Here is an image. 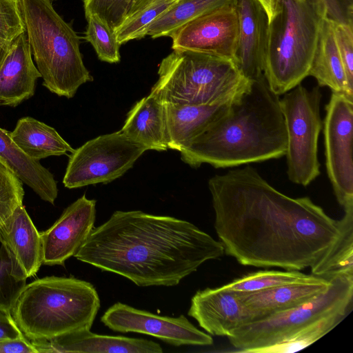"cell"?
<instances>
[{"label":"cell","mask_w":353,"mask_h":353,"mask_svg":"<svg viewBox=\"0 0 353 353\" xmlns=\"http://www.w3.org/2000/svg\"><path fill=\"white\" fill-rule=\"evenodd\" d=\"M24 336L15 323L10 312L0 310V341Z\"/></svg>","instance_id":"cell-38"},{"label":"cell","mask_w":353,"mask_h":353,"mask_svg":"<svg viewBox=\"0 0 353 353\" xmlns=\"http://www.w3.org/2000/svg\"><path fill=\"white\" fill-rule=\"evenodd\" d=\"M120 130L147 150L168 149L164 105L151 94L134 105Z\"/></svg>","instance_id":"cell-22"},{"label":"cell","mask_w":353,"mask_h":353,"mask_svg":"<svg viewBox=\"0 0 353 353\" xmlns=\"http://www.w3.org/2000/svg\"><path fill=\"white\" fill-rule=\"evenodd\" d=\"M322 294L290 310L247 323L228 338L240 352L280 343L311 323L330 314L348 312L352 307L353 276H335Z\"/></svg>","instance_id":"cell-8"},{"label":"cell","mask_w":353,"mask_h":353,"mask_svg":"<svg viewBox=\"0 0 353 353\" xmlns=\"http://www.w3.org/2000/svg\"><path fill=\"white\" fill-rule=\"evenodd\" d=\"M308 76L315 78L319 86L353 98L335 39L334 23L327 19H322L321 23Z\"/></svg>","instance_id":"cell-23"},{"label":"cell","mask_w":353,"mask_h":353,"mask_svg":"<svg viewBox=\"0 0 353 353\" xmlns=\"http://www.w3.org/2000/svg\"><path fill=\"white\" fill-rule=\"evenodd\" d=\"M96 200L83 195L66 208L47 230L40 233L43 263L63 265L79 250L94 228Z\"/></svg>","instance_id":"cell-14"},{"label":"cell","mask_w":353,"mask_h":353,"mask_svg":"<svg viewBox=\"0 0 353 353\" xmlns=\"http://www.w3.org/2000/svg\"><path fill=\"white\" fill-rule=\"evenodd\" d=\"M87 28L84 39L93 46L98 58L104 62L117 63L121 60L120 44L114 32L96 17H85Z\"/></svg>","instance_id":"cell-32"},{"label":"cell","mask_w":353,"mask_h":353,"mask_svg":"<svg viewBox=\"0 0 353 353\" xmlns=\"http://www.w3.org/2000/svg\"><path fill=\"white\" fill-rule=\"evenodd\" d=\"M146 150L121 130L99 136L70 154L63 183L72 189L110 183L123 175Z\"/></svg>","instance_id":"cell-10"},{"label":"cell","mask_w":353,"mask_h":353,"mask_svg":"<svg viewBox=\"0 0 353 353\" xmlns=\"http://www.w3.org/2000/svg\"><path fill=\"white\" fill-rule=\"evenodd\" d=\"M287 132L279 96L264 76L252 80L228 110L180 151L192 168H232L285 156Z\"/></svg>","instance_id":"cell-3"},{"label":"cell","mask_w":353,"mask_h":353,"mask_svg":"<svg viewBox=\"0 0 353 353\" xmlns=\"http://www.w3.org/2000/svg\"><path fill=\"white\" fill-rule=\"evenodd\" d=\"M348 312H336L306 325L287 340L257 350L254 353H292L303 350L323 337L341 323Z\"/></svg>","instance_id":"cell-28"},{"label":"cell","mask_w":353,"mask_h":353,"mask_svg":"<svg viewBox=\"0 0 353 353\" xmlns=\"http://www.w3.org/2000/svg\"><path fill=\"white\" fill-rule=\"evenodd\" d=\"M154 0H134L132 8L131 10L130 16L134 14L135 13L141 11L145 7L150 5Z\"/></svg>","instance_id":"cell-40"},{"label":"cell","mask_w":353,"mask_h":353,"mask_svg":"<svg viewBox=\"0 0 353 353\" xmlns=\"http://www.w3.org/2000/svg\"><path fill=\"white\" fill-rule=\"evenodd\" d=\"M37 353H161L150 340L94 334L90 330L68 332L47 339L30 341Z\"/></svg>","instance_id":"cell-17"},{"label":"cell","mask_w":353,"mask_h":353,"mask_svg":"<svg viewBox=\"0 0 353 353\" xmlns=\"http://www.w3.org/2000/svg\"><path fill=\"white\" fill-rule=\"evenodd\" d=\"M236 3L202 15L174 31L172 50L215 54L234 61L239 37Z\"/></svg>","instance_id":"cell-13"},{"label":"cell","mask_w":353,"mask_h":353,"mask_svg":"<svg viewBox=\"0 0 353 353\" xmlns=\"http://www.w3.org/2000/svg\"><path fill=\"white\" fill-rule=\"evenodd\" d=\"M48 1H50V2H52V3L53 1H57V0H48Z\"/></svg>","instance_id":"cell-44"},{"label":"cell","mask_w":353,"mask_h":353,"mask_svg":"<svg viewBox=\"0 0 353 353\" xmlns=\"http://www.w3.org/2000/svg\"><path fill=\"white\" fill-rule=\"evenodd\" d=\"M320 279L321 277L299 270H263L244 275L224 286L235 292H250L286 284L315 281Z\"/></svg>","instance_id":"cell-29"},{"label":"cell","mask_w":353,"mask_h":353,"mask_svg":"<svg viewBox=\"0 0 353 353\" xmlns=\"http://www.w3.org/2000/svg\"><path fill=\"white\" fill-rule=\"evenodd\" d=\"M0 235L27 277L35 275L43 263L41 240L23 205L0 226Z\"/></svg>","instance_id":"cell-21"},{"label":"cell","mask_w":353,"mask_h":353,"mask_svg":"<svg viewBox=\"0 0 353 353\" xmlns=\"http://www.w3.org/2000/svg\"><path fill=\"white\" fill-rule=\"evenodd\" d=\"M224 248L193 223L141 210L115 211L74 257L140 287L175 286Z\"/></svg>","instance_id":"cell-2"},{"label":"cell","mask_w":353,"mask_h":353,"mask_svg":"<svg viewBox=\"0 0 353 353\" xmlns=\"http://www.w3.org/2000/svg\"><path fill=\"white\" fill-rule=\"evenodd\" d=\"M264 8L267 14L270 19L274 13L276 0H258Z\"/></svg>","instance_id":"cell-41"},{"label":"cell","mask_w":353,"mask_h":353,"mask_svg":"<svg viewBox=\"0 0 353 353\" xmlns=\"http://www.w3.org/2000/svg\"><path fill=\"white\" fill-rule=\"evenodd\" d=\"M10 46H1V45H0V68H1L3 61L5 60V58L7 56V54H8V52L9 51Z\"/></svg>","instance_id":"cell-42"},{"label":"cell","mask_w":353,"mask_h":353,"mask_svg":"<svg viewBox=\"0 0 353 353\" xmlns=\"http://www.w3.org/2000/svg\"><path fill=\"white\" fill-rule=\"evenodd\" d=\"M322 18L305 0H276L270 19L264 77L280 96L308 76Z\"/></svg>","instance_id":"cell-7"},{"label":"cell","mask_w":353,"mask_h":353,"mask_svg":"<svg viewBox=\"0 0 353 353\" xmlns=\"http://www.w3.org/2000/svg\"><path fill=\"white\" fill-rule=\"evenodd\" d=\"M232 99L212 105L163 103L168 148L179 152L223 114Z\"/></svg>","instance_id":"cell-20"},{"label":"cell","mask_w":353,"mask_h":353,"mask_svg":"<svg viewBox=\"0 0 353 353\" xmlns=\"http://www.w3.org/2000/svg\"><path fill=\"white\" fill-rule=\"evenodd\" d=\"M101 323L118 332L152 336L174 346L211 345L212 336L195 327L184 315L159 316L117 302L101 317Z\"/></svg>","instance_id":"cell-12"},{"label":"cell","mask_w":353,"mask_h":353,"mask_svg":"<svg viewBox=\"0 0 353 353\" xmlns=\"http://www.w3.org/2000/svg\"><path fill=\"white\" fill-rule=\"evenodd\" d=\"M339 220V232L323 256L314 265L311 274L326 280L340 275L353 276V207L344 210Z\"/></svg>","instance_id":"cell-26"},{"label":"cell","mask_w":353,"mask_h":353,"mask_svg":"<svg viewBox=\"0 0 353 353\" xmlns=\"http://www.w3.org/2000/svg\"><path fill=\"white\" fill-rule=\"evenodd\" d=\"M188 314L210 335L228 338L252 321L239 292L224 285L197 291L191 299Z\"/></svg>","instance_id":"cell-15"},{"label":"cell","mask_w":353,"mask_h":353,"mask_svg":"<svg viewBox=\"0 0 353 353\" xmlns=\"http://www.w3.org/2000/svg\"><path fill=\"white\" fill-rule=\"evenodd\" d=\"M325 165L339 203L353 207V98L332 92L323 121Z\"/></svg>","instance_id":"cell-11"},{"label":"cell","mask_w":353,"mask_h":353,"mask_svg":"<svg viewBox=\"0 0 353 353\" xmlns=\"http://www.w3.org/2000/svg\"><path fill=\"white\" fill-rule=\"evenodd\" d=\"M239 37L234 62L248 80L262 77L265 68L270 19L258 0H236Z\"/></svg>","instance_id":"cell-16"},{"label":"cell","mask_w":353,"mask_h":353,"mask_svg":"<svg viewBox=\"0 0 353 353\" xmlns=\"http://www.w3.org/2000/svg\"><path fill=\"white\" fill-rule=\"evenodd\" d=\"M23 182L0 160V226L23 205Z\"/></svg>","instance_id":"cell-34"},{"label":"cell","mask_w":353,"mask_h":353,"mask_svg":"<svg viewBox=\"0 0 353 353\" xmlns=\"http://www.w3.org/2000/svg\"><path fill=\"white\" fill-rule=\"evenodd\" d=\"M99 308L100 299L92 284L52 276L26 284L10 314L29 341H38L90 330Z\"/></svg>","instance_id":"cell-4"},{"label":"cell","mask_w":353,"mask_h":353,"mask_svg":"<svg viewBox=\"0 0 353 353\" xmlns=\"http://www.w3.org/2000/svg\"><path fill=\"white\" fill-rule=\"evenodd\" d=\"M10 137L23 153L36 161L74 150L54 128L30 117L17 121Z\"/></svg>","instance_id":"cell-25"},{"label":"cell","mask_w":353,"mask_h":353,"mask_svg":"<svg viewBox=\"0 0 353 353\" xmlns=\"http://www.w3.org/2000/svg\"><path fill=\"white\" fill-rule=\"evenodd\" d=\"M25 32L20 0H0V45L10 46Z\"/></svg>","instance_id":"cell-35"},{"label":"cell","mask_w":353,"mask_h":353,"mask_svg":"<svg viewBox=\"0 0 353 353\" xmlns=\"http://www.w3.org/2000/svg\"><path fill=\"white\" fill-rule=\"evenodd\" d=\"M330 284L329 280L321 278L315 281L286 284L250 292H238L250 311L252 321H254L305 303L324 292Z\"/></svg>","instance_id":"cell-19"},{"label":"cell","mask_w":353,"mask_h":353,"mask_svg":"<svg viewBox=\"0 0 353 353\" xmlns=\"http://www.w3.org/2000/svg\"><path fill=\"white\" fill-rule=\"evenodd\" d=\"M134 0H83L85 16L92 15L115 31L130 16Z\"/></svg>","instance_id":"cell-33"},{"label":"cell","mask_w":353,"mask_h":353,"mask_svg":"<svg viewBox=\"0 0 353 353\" xmlns=\"http://www.w3.org/2000/svg\"><path fill=\"white\" fill-rule=\"evenodd\" d=\"M280 99L287 132L288 179L307 186L321 174L318 139L322 128L319 86L308 90L299 84Z\"/></svg>","instance_id":"cell-9"},{"label":"cell","mask_w":353,"mask_h":353,"mask_svg":"<svg viewBox=\"0 0 353 353\" xmlns=\"http://www.w3.org/2000/svg\"><path fill=\"white\" fill-rule=\"evenodd\" d=\"M334 31L347 83L353 90V28L334 23Z\"/></svg>","instance_id":"cell-37"},{"label":"cell","mask_w":353,"mask_h":353,"mask_svg":"<svg viewBox=\"0 0 353 353\" xmlns=\"http://www.w3.org/2000/svg\"><path fill=\"white\" fill-rule=\"evenodd\" d=\"M208 188L224 252L243 265L312 268L339 234V220L307 196L281 193L252 166L215 175Z\"/></svg>","instance_id":"cell-1"},{"label":"cell","mask_w":353,"mask_h":353,"mask_svg":"<svg viewBox=\"0 0 353 353\" xmlns=\"http://www.w3.org/2000/svg\"><path fill=\"white\" fill-rule=\"evenodd\" d=\"M28 41L43 85L72 98L93 77L80 52L79 37L48 0H20Z\"/></svg>","instance_id":"cell-5"},{"label":"cell","mask_w":353,"mask_h":353,"mask_svg":"<svg viewBox=\"0 0 353 353\" xmlns=\"http://www.w3.org/2000/svg\"><path fill=\"white\" fill-rule=\"evenodd\" d=\"M150 94L164 103L212 105L232 99L250 80L234 62L215 54L173 50L160 63Z\"/></svg>","instance_id":"cell-6"},{"label":"cell","mask_w":353,"mask_h":353,"mask_svg":"<svg viewBox=\"0 0 353 353\" xmlns=\"http://www.w3.org/2000/svg\"><path fill=\"white\" fill-rule=\"evenodd\" d=\"M236 2V0H177L149 27L147 35L152 39L170 37L188 22Z\"/></svg>","instance_id":"cell-27"},{"label":"cell","mask_w":353,"mask_h":353,"mask_svg":"<svg viewBox=\"0 0 353 353\" xmlns=\"http://www.w3.org/2000/svg\"><path fill=\"white\" fill-rule=\"evenodd\" d=\"M172 1V0H154L152 3L155 2V1Z\"/></svg>","instance_id":"cell-43"},{"label":"cell","mask_w":353,"mask_h":353,"mask_svg":"<svg viewBox=\"0 0 353 353\" xmlns=\"http://www.w3.org/2000/svg\"><path fill=\"white\" fill-rule=\"evenodd\" d=\"M0 160L42 200L54 204L58 195L53 174L39 162L30 159L14 143L10 132L0 128Z\"/></svg>","instance_id":"cell-24"},{"label":"cell","mask_w":353,"mask_h":353,"mask_svg":"<svg viewBox=\"0 0 353 353\" xmlns=\"http://www.w3.org/2000/svg\"><path fill=\"white\" fill-rule=\"evenodd\" d=\"M176 1H155L127 18L114 31L119 43L145 37L149 27Z\"/></svg>","instance_id":"cell-31"},{"label":"cell","mask_w":353,"mask_h":353,"mask_svg":"<svg viewBox=\"0 0 353 353\" xmlns=\"http://www.w3.org/2000/svg\"><path fill=\"white\" fill-rule=\"evenodd\" d=\"M0 353H37L31 342L24 336L14 339L0 341Z\"/></svg>","instance_id":"cell-39"},{"label":"cell","mask_w":353,"mask_h":353,"mask_svg":"<svg viewBox=\"0 0 353 353\" xmlns=\"http://www.w3.org/2000/svg\"><path fill=\"white\" fill-rule=\"evenodd\" d=\"M323 19L353 28V0H305Z\"/></svg>","instance_id":"cell-36"},{"label":"cell","mask_w":353,"mask_h":353,"mask_svg":"<svg viewBox=\"0 0 353 353\" xmlns=\"http://www.w3.org/2000/svg\"><path fill=\"white\" fill-rule=\"evenodd\" d=\"M26 272L0 235V310L10 312L26 285Z\"/></svg>","instance_id":"cell-30"},{"label":"cell","mask_w":353,"mask_h":353,"mask_svg":"<svg viewBox=\"0 0 353 353\" xmlns=\"http://www.w3.org/2000/svg\"><path fill=\"white\" fill-rule=\"evenodd\" d=\"M40 77L25 32L12 43L0 68V106L16 107L32 97Z\"/></svg>","instance_id":"cell-18"}]
</instances>
